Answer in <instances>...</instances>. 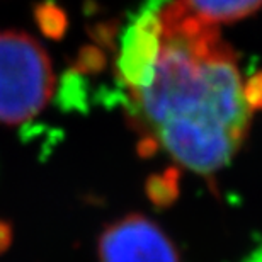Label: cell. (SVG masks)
<instances>
[{
    "label": "cell",
    "mask_w": 262,
    "mask_h": 262,
    "mask_svg": "<svg viewBox=\"0 0 262 262\" xmlns=\"http://www.w3.org/2000/svg\"><path fill=\"white\" fill-rule=\"evenodd\" d=\"M244 94L250 109H262V72L244 83Z\"/></svg>",
    "instance_id": "7"
},
{
    "label": "cell",
    "mask_w": 262,
    "mask_h": 262,
    "mask_svg": "<svg viewBox=\"0 0 262 262\" xmlns=\"http://www.w3.org/2000/svg\"><path fill=\"white\" fill-rule=\"evenodd\" d=\"M176 174L174 170H169L160 177H154L148 184V196L157 204H167L176 198Z\"/></svg>",
    "instance_id": "6"
},
{
    "label": "cell",
    "mask_w": 262,
    "mask_h": 262,
    "mask_svg": "<svg viewBox=\"0 0 262 262\" xmlns=\"http://www.w3.org/2000/svg\"><path fill=\"white\" fill-rule=\"evenodd\" d=\"M160 50L143 85L124 89L126 111L148 148L196 174L222 170L250 124L237 56L218 31L179 2L160 5Z\"/></svg>",
    "instance_id": "1"
},
{
    "label": "cell",
    "mask_w": 262,
    "mask_h": 262,
    "mask_svg": "<svg viewBox=\"0 0 262 262\" xmlns=\"http://www.w3.org/2000/svg\"><path fill=\"white\" fill-rule=\"evenodd\" d=\"M9 240H10V232H9V227L4 223H0V250L4 247L9 245Z\"/></svg>",
    "instance_id": "8"
},
{
    "label": "cell",
    "mask_w": 262,
    "mask_h": 262,
    "mask_svg": "<svg viewBox=\"0 0 262 262\" xmlns=\"http://www.w3.org/2000/svg\"><path fill=\"white\" fill-rule=\"evenodd\" d=\"M160 7H146L124 29L119 43L118 73L126 89L148 80L160 50Z\"/></svg>",
    "instance_id": "4"
},
{
    "label": "cell",
    "mask_w": 262,
    "mask_h": 262,
    "mask_svg": "<svg viewBox=\"0 0 262 262\" xmlns=\"http://www.w3.org/2000/svg\"><path fill=\"white\" fill-rule=\"evenodd\" d=\"M189 10L213 24L235 23L262 7V0H182Z\"/></svg>",
    "instance_id": "5"
},
{
    "label": "cell",
    "mask_w": 262,
    "mask_h": 262,
    "mask_svg": "<svg viewBox=\"0 0 262 262\" xmlns=\"http://www.w3.org/2000/svg\"><path fill=\"white\" fill-rule=\"evenodd\" d=\"M53 91V65L38 39L0 31V124L31 121L48 106Z\"/></svg>",
    "instance_id": "2"
},
{
    "label": "cell",
    "mask_w": 262,
    "mask_h": 262,
    "mask_svg": "<svg viewBox=\"0 0 262 262\" xmlns=\"http://www.w3.org/2000/svg\"><path fill=\"white\" fill-rule=\"evenodd\" d=\"M99 260L181 262L167 233L141 214H131L104 230L99 238Z\"/></svg>",
    "instance_id": "3"
}]
</instances>
